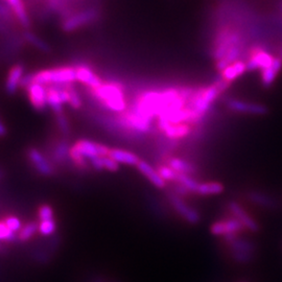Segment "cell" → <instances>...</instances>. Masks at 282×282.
I'll return each instance as SVG.
<instances>
[{
	"label": "cell",
	"instance_id": "6",
	"mask_svg": "<svg viewBox=\"0 0 282 282\" xmlns=\"http://www.w3.org/2000/svg\"><path fill=\"white\" fill-rule=\"evenodd\" d=\"M100 18V12L96 9H88L75 14H71L64 19L61 24V30L65 33H72L78 31L86 25L92 24Z\"/></svg>",
	"mask_w": 282,
	"mask_h": 282
},
{
	"label": "cell",
	"instance_id": "31",
	"mask_svg": "<svg viewBox=\"0 0 282 282\" xmlns=\"http://www.w3.org/2000/svg\"><path fill=\"white\" fill-rule=\"evenodd\" d=\"M69 93H70V100H69V106L74 109V110H79L82 108L83 106V101L82 98L78 92V90L75 89L74 84H70L69 86Z\"/></svg>",
	"mask_w": 282,
	"mask_h": 282
},
{
	"label": "cell",
	"instance_id": "8",
	"mask_svg": "<svg viewBox=\"0 0 282 282\" xmlns=\"http://www.w3.org/2000/svg\"><path fill=\"white\" fill-rule=\"evenodd\" d=\"M275 57L260 45H252L246 53V64L248 71L263 70L273 63Z\"/></svg>",
	"mask_w": 282,
	"mask_h": 282
},
{
	"label": "cell",
	"instance_id": "3",
	"mask_svg": "<svg viewBox=\"0 0 282 282\" xmlns=\"http://www.w3.org/2000/svg\"><path fill=\"white\" fill-rule=\"evenodd\" d=\"M78 82L76 70L73 66H63L51 69H44L35 73L24 75L21 82V87H28L31 83H38L44 86L50 85H65Z\"/></svg>",
	"mask_w": 282,
	"mask_h": 282
},
{
	"label": "cell",
	"instance_id": "36",
	"mask_svg": "<svg viewBox=\"0 0 282 282\" xmlns=\"http://www.w3.org/2000/svg\"><path fill=\"white\" fill-rule=\"evenodd\" d=\"M102 168H104V171L116 173L119 171L120 166L116 161L113 160L109 156H106V157H102Z\"/></svg>",
	"mask_w": 282,
	"mask_h": 282
},
{
	"label": "cell",
	"instance_id": "13",
	"mask_svg": "<svg viewBox=\"0 0 282 282\" xmlns=\"http://www.w3.org/2000/svg\"><path fill=\"white\" fill-rule=\"evenodd\" d=\"M28 158L38 174L44 177L54 176L55 169L53 162H50L39 150L30 148L28 150Z\"/></svg>",
	"mask_w": 282,
	"mask_h": 282
},
{
	"label": "cell",
	"instance_id": "32",
	"mask_svg": "<svg viewBox=\"0 0 282 282\" xmlns=\"http://www.w3.org/2000/svg\"><path fill=\"white\" fill-rule=\"evenodd\" d=\"M56 120H57V124L59 126V130L61 131V133L65 136H68L70 133V124L69 121L66 117V115L64 113L61 114H57L56 115Z\"/></svg>",
	"mask_w": 282,
	"mask_h": 282
},
{
	"label": "cell",
	"instance_id": "39",
	"mask_svg": "<svg viewBox=\"0 0 282 282\" xmlns=\"http://www.w3.org/2000/svg\"><path fill=\"white\" fill-rule=\"evenodd\" d=\"M279 57L282 59V47H281V49H280V53H279Z\"/></svg>",
	"mask_w": 282,
	"mask_h": 282
},
{
	"label": "cell",
	"instance_id": "41",
	"mask_svg": "<svg viewBox=\"0 0 282 282\" xmlns=\"http://www.w3.org/2000/svg\"><path fill=\"white\" fill-rule=\"evenodd\" d=\"M98 282H100V281H98Z\"/></svg>",
	"mask_w": 282,
	"mask_h": 282
},
{
	"label": "cell",
	"instance_id": "37",
	"mask_svg": "<svg viewBox=\"0 0 282 282\" xmlns=\"http://www.w3.org/2000/svg\"><path fill=\"white\" fill-rule=\"evenodd\" d=\"M11 35H13L12 28L9 24H7L6 22H4L2 19H0V36L7 38V37H10Z\"/></svg>",
	"mask_w": 282,
	"mask_h": 282
},
{
	"label": "cell",
	"instance_id": "24",
	"mask_svg": "<svg viewBox=\"0 0 282 282\" xmlns=\"http://www.w3.org/2000/svg\"><path fill=\"white\" fill-rule=\"evenodd\" d=\"M225 190V186L221 182L209 181V182H200L196 195L202 197H211L219 196L223 194Z\"/></svg>",
	"mask_w": 282,
	"mask_h": 282
},
{
	"label": "cell",
	"instance_id": "27",
	"mask_svg": "<svg viewBox=\"0 0 282 282\" xmlns=\"http://www.w3.org/2000/svg\"><path fill=\"white\" fill-rule=\"evenodd\" d=\"M176 183L181 184L182 186H184L191 195L196 194L198 186L200 184V182L197 180V179L194 176L185 175V174H179Z\"/></svg>",
	"mask_w": 282,
	"mask_h": 282
},
{
	"label": "cell",
	"instance_id": "17",
	"mask_svg": "<svg viewBox=\"0 0 282 282\" xmlns=\"http://www.w3.org/2000/svg\"><path fill=\"white\" fill-rule=\"evenodd\" d=\"M76 70V79L78 82L85 85L88 89H95L102 85L101 79L99 76L87 65L75 66Z\"/></svg>",
	"mask_w": 282,
	"mask_h": 282
},
{
	"label": "cell",
	"instance_id": "9",
	"mask_svg": "<svg viewBox=\"0 0 282 282\" xmlns=\"http://www.w3.org/2000/svg\"><path fill=\"white\" fill-rule=\"evenodd\" d=\"M209 231L212 235L222 238L229 235L241 234L246 231V229L235 217L229 215L213 222L210 225Z\"/></svg>",
	"mask_w": 282,
	"mask_h": 282
},
{
	"label": "cell",
	"instance_id": "21",
	"mask_svg": "<svg viewBox=\"0 0 282 282\" xmlns=\"http://www.w3.org/2000/svg\"><path fill=\"white\" fill-rule=\"evenodd\" d=\"M108 156L116 161L118 164H124L129 166H137L141 160L135 153L116 148H111Z\"/></svg>",
	"mask_w": 282,
	"mask_h": 282
},
{
	"label": "cell",
	"instance_id": "1",
	"mask_svg": "<svg viewBox=\"0 0 282 282\" xmlns=\"http://www.w3.org/2000/svg\"><path fill=\"white\" fill-rule=\"evenodd\" d=\"M221 94L223 93L214 83L195 89L186 102V108L192 113V125H201L205 116L211 110L213 102Z\"/></svg>",
	"mask_w": 282,
	"mask_h": 282
},
{
	"label": "cell",
	"instance_id": "4",
	"mask_svg": "<svg viewBox=\"0 0 282 282\" xmlns=\"http://www.w3.org/2000/svg\"><path fill=\"white\" fill-rule=\"evenodd\" d=\"M110 148L95 141L80 139L71 146L70 160L80 170H88L89 163L87 160H91L95 157H106L109 155Z\"/></svg>",
	"mask_w": 282,
	"mask_h": 282
},
{
	"label": "cell",
	"instance_id": "28",
	"mask_svg": "<svg viewBox=\"0 0 282 282\" xmlns=\"http://www.w3.org/2000/svg\"><path fill=\"white\" fill-rule=\"evenodd\" d=\"M0 19H2L4 22H6L7 24H9L10 27H14V25L17 22L14 13H13L12 9L9 7V5L3 0H0Z\"/></svg>",
	"mask_w": 282,
	"mask_h": 282
},
{
	"label": "cell",
	"instance_id": "12",
	"mask_svg": "<svg viewBox=\"0 0 282 282\" xmlns=\"http://www.w3.org/2000/svg\"><path fill=\"white\" fill-rule=\"evenodd\" d=\"M158 129L165 137L178 141L190 136L194 132V126L189 123H172L162 119H158Z\"/></svg>",
	"mask_w": 282,
	"mask_h": 282
},
{
	"label": "cell",
	"instance_id": "40",
	"mask_svg": "<svg viewBox=\"0 0 282 282\" xmlns=\"http://www.w3.org/2000/svg\"><path fill=\"white\" fill-rule=\"evenodd\" d=\"M281 9H282V3H281Z\"/></svg>",
	"mask_w": 282,
	"mask_h": 282
},
{
	"label": "cell",
	"instance_id": "19",
	"mask_svg": "<svg viewBox=\"0 0 282 282\" xmlns=\"http://www.w3.org/2000/svg\"><path fill=\"white\" fill-rule=\"evenodd\" d=\"M164 164H168L173 170H175L179 174H185V175H190V176H196L198 174V169L196 168L195 164H192L191 162L182 159L180 157H175L173 155H169L164 157L163 159Z\"/></svg>",
	"mask_w": 282,
	"mask_h": 282
},
{
	"label": "cell",
	"instance_id": "30",
	"mask_svg": "<svg viewBox=\"0 0 282 282\" xmlns=\"http://www.w3.org/2000/svg\"><path fill=\"white\" fill-rule=\"evenodd\" d=\"M57 231V223L56 220H47L39 221V233L42 236H50L55 234Z\"/></svg>",
	"mask_w": 282,
	"mask_h": 282
},
{
	"label": "cell",
	"instance_id": "38",
	"mask_svg": "<svg viewBox=\"0 0 282 282\" xmlns=\"http://www.w3.org/2000/svg\"><path fill=\"white\" fill-rule=\"evenodd\" d=\"M8 134L7 126L4 124V122L0 120V137H5Z\"/></svg>",
	"mask_w": 282,
	"mask_h": 282
},
{
	"label": "cell",
	"instance_id": "34",
	"mask_svg": "<svg viewBox=\"0 0 282 282\" xmlns=\"http://www.w3.org/2000/svg\"><path fill=\"white\" fill-rule=\"evenodd\" d=\"M4 222L7 225V227L11 230V231H13L14 233H18L23 227L21 220L17 216H13V215L7 216L6 219L4 220Z\"/></svg>",
	"mask_w": 282,
	"mask_h": 282
},
{
	"label": "cell",
	"instance_id": "23",
	"mask_svg": "<svg viewBox=\"0 0 282 282\" xmlns=\"http://www.w3.org/2000/svg\"><path fill=\"white\" fill-rule=\"evenodd\" d=\"M281 69H282V59L279 56L275 57L271 65L260 71V79H261L262 86L265 88L272 86L273 83L276 81Z\"/></svg>",
	"mask_w": 282,
	"mask_h": 282
},
{
	"label": "cell",
	"instance_id": "5",
	"mask_svg": "<svg viewBox=\"0 0 282 282\" xmlns=\"http://www.w3.org/2000/svg\"><path fill=\"white\" fill-rule=\"evenodd\" d=\"M222 240L236 262L248 263L253 260L256 247L252 240L242 237L241 234L225 236Z\"/></svg>",
	"mask_w": 282,
	"mask_h": 282
},
{
	"label": "cell",
	"instance_id": "29",
	"mask_svg": "<svg viewBox=\"0 0 282 282\" xmlns=\"http://www.w3.org/2000/svg\"><path fill=\"white\" fill-rule=\"evenodd\" d=\"M156 169H157L159 175L161 176V178L166 183H168V182L176 183L177 182L179 173H177L175 170H173L171 166H169L168 164L161 163V164L157 165Z\"/></svg>",
	"mask_w": 282,
	"mask_h": 282
},
{
	"label": "cell",
	"instance_id": "2",
	"mask_svg": "<svg viewBox=\"0 0 282 282\" xmlns=\"http://www.w3.org/2000/svg\"><path fill=\"white\" fill-rule=\"evenodd\" d=\"M99 104L106 110L121 114L127 110V100L124 88L120 83L107 82L95 89H88Z\"/></svg>",
	"mask_w": 282,
	"mask_h": 282
},
{
	"label": "cell",
	"instance_id": "15",
	"mask_svg": "<svg viewBox=\"0 0 282 282\" xmlns=\"http://www.w3.org/2000/svg\"><path fill=\"white\" fill-rule=\"evenodd\" d=\"M24 65L23 64H15L14 66H12L9 70L7 75V80L5 84L6 92L9 95H14L18 91V88L21 85V82L24 78Z\"/></svg>",
	"mask_w": 282,
	"mask_h": 282
},
{
	"label": "cell",
	"instance_id": "26",
	"mask_svg": "<svg viewBox=\"0 0 282 282\" xmlns=\"http://www.w3.org/2000/svg\"><path fill=\"white\" fill-rule=\"evenodd\" d=\"M37 232H39V223L32 221L27 225H24L18 232V240L22 242L28 241L32 237H34Z\"/></svg>",
	"mask_w": 282,
	"mask_h": 282
},
{
	"label": "cell",
	"instance_id": "33",
	"mask_svg": "<svg viewBox=\"0 0 282 282\" xmlns=\"http://www.w3.org/2000/svg\"><path fill=\"white\" fill-rule=\"evenodd\" d=\"M55 212L53 207L50 205L43 204L38 209V217H39V221H47V220H54L55 219Z\"/></svg>",
	"mask_w": 282,
	"mask_h": 282
},
{
	"label": "cell",
	"instance_id": "16",
	"mask_svg": "<svg viewBox=\"0 0 282 282\" xmlns=\"http://www.w3.org/2000/svg\"><path fill=\"white\" fill-rule=\"evenodd\" d=\"M12 9L14 16L21 27L24 30H30L32 28V19L29 15L27 5L24 4L23 0H5Z\"/></svg>",
	"mask_w": 282,
	"mask_h": 282
},
{
	"label": "cell",
	"instance_id": "25",
	"mask_svg": "<svg viewBox=\"0 0 282 282\" xmlns=\"http://www.w3.org/2000/svg\"><path fill=\"white\" fill-rule=\"evenodd\" d=\"M22 37L25 42H28L29 44H31L32 46H34L35 48H37L38 50L42 51V53L48 54L51 51V47L50 45L44 41L42 38H40L38 35H36L35 33H33L30 30H25L22 33Z\"/></svg>",
	"mask_w": 282,
	"mask_h": 282
},
{
	"label": "cell",
	"instance_id": "18",
	"mask_svg": "<svg viewBox=\"0 0 282 282\" xmlns=\"http://www.w3.org/2000/svg\"><path fill=\"white\" fill-rule=\"evenodd\" d=\"M136 168L139 171V173L143 175L144 177H146L148 180L150 181V183L153 184L156 188L164 189L166 187V184H168V183H166L161 178L157 169L153 168V166L148 161L140 160V162L138 163Z\"/></svg>",
	"mask_w": 282,
	"mask_h": 282
},
{
	"label": "cell",
	"instance_id": "35",
	"mask_svg": "<svg viewBox=\"0 0 282 282\" xmlns=\"http://www.w3.org/2000/svg\"><path fill=\"white\" fill-rule=\"evenodd\" d=\"M18 239V235H16V233H14L13 231L7 227V225L5 224V222H0V240L4 241H13L15 239Z\"/></svg>",
	"mask_w": 282,
	"mask_h": 282
},
{
	"label": "cell",
	"instance_id": "7",
	"mask_svg": "<svg viewBox=\"0 0 282 282\" xmlns=\"http://www.w3.org/2000/svg\"><path fill=\"white\" fill-rule=\"evenodd\" d=\"M168 198L173 209L184 222L191 226L200 224L202 219L200 212L196 208L191 207L189 204H187L183 198L176 195L173 190L169 192Z\"/></svg>",
	"mask_w": 282,
	"mask_h": 282
},
{
	"label": "cell",
	"instance_id": "10",
	"mask_svg": "<svg viewBox=\"0 0 282 282\" xmlns=\"http://www.w3.org/2000/svg\"><path fill=\"white\" fill-rule=\"evenodd\" d=\"M225 106L232 112L252 115V116H262V115H266L268 112L267 107L263 104H260V102L242 100L233 97L227 98Z\"/></svg>",
	"mask_w": 282,
	"mask_h": 282
},
{
	"label": "cell",
	"instance_id": "22",
	"mask_svg": "<svg viewBox=\"0 0 282 282\" xmlns=\"http://www.w3.org/2000/svg\"><path fill=\"white\" fill-rule=\"evenodd\" d=\"M246 71H248L247 64H246L245 60L240 59V60L233 62L232 64H230L228 67H226L222 72H220V75L226 82L231 84L235 80L240 78V76Z\"/></svg>",
	"mask_w": 282,
	"mask_h": 282
},
{
	"label": "cell",
	"instance_id": "11",
	"mask_svg": "<svg viewBox=\"0 0 282 282\" xmlns=\"http://www.w3.org/2000/svg\"><path fill=\"white\" fill-rule=\"evenodd\" d=\"M227 209L229 211V214L232 215L237 221L240 222V224L245 227L246 230L250 232L256 233L260 230L259 223L256 221L250 213L243 208L241 205L236 201H230L227 204Z\"/></svg>",
	"mask_w": 282,
	"mask_h": 282
},
{
	"label": "cell",
	"instance_id": "14",
	"mask_svg": "<svg viewBox=\"0 0 282 282\" xmlns=\"http://www.w3.org/2000/svg\"><path fill=\"white\" fill-rule=\"evenodd\" d=\"M24 89L28 92L29 100L34 109L39 112L45 111L47 108L46 86L38 83H31Z\"/></svg>",
	"mask_w": 282,
	"mask_h": 282
},
{
	"label": "cell",
	"instance_id": "20",
	"mask_svg": "<svg viewBox=\"0 0 282 282\" xmlns=\"http://www.w3.org/2000/svg\"><path fill=\"white\" fill-rule=\"evenodd\" d=\"M246 198L250 203L264 209H273L277 207L276 200L263 191L250 190L247 192Z\"/></svg>",
	"mask_w": 282,
	"mask_h": 282
}]
</instances>
